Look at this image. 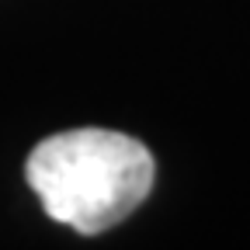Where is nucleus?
<instances>
[{"label":"nucleus","instance_id":"nucleus-1","mask_svg":"<svg viewBox=\"0 0 250 250\" xmlns=\"http://www.w3.org/2000/svg\"><path fill=\"white\" fill-rule=\"evenodd\" d=\"M24 177L49 219L98 236L129 219L153 191V153L115 129H70L31 149Z\"/></svg>","mask_w":250,"mask_h":250}]
</instances>
